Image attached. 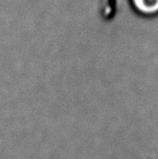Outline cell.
I'll use <instances>...</instances> for the list:
<instances>
[{"mask_svg":"<svg viewBox=\"0 0 158 159\" xmlns=\"http://www.w3.org/2000/svg\"><path fill=\"white\" fill-rule=\"evenodd\" d=\"M135 12L144 16L158 15V0H129Z\"/></svg>","mask_w":158,"mask_h":159,"instance_id":"1","label":"cell"}]
</instances>
